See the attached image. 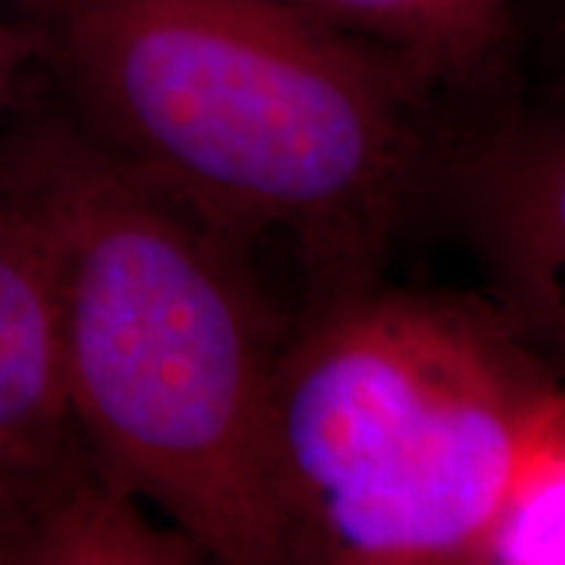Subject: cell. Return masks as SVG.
<instances>
[{
	"label": "cell",
	"mask_w": 565,
	"mask_h": 565,
	"mask_svg": "<svg viewBox=\"0 0 565 565\" xmlns=\"http://www.w3.org/2000/svg\"><path fill=\"white\" fill-rule=\"evenodd\" d=\"M57 110L223 236H280L308 308L381 280L434 185L424 102L292 0H20Z\"/></svg>",
	"instance_id": "6da1fadb"
},
{
	"label": "cell",
	"mask_w": 565,
	"mask_h": 565,
	"mask_svg": "<svg viewBox=\"0 0 565 565\" xmlns=\"http://www.w3.org/2000/svg\"><path fill=\"white\" fill-rule=\"evenodd\" d=\"M556 384L481 296L374 280L305 308L264 405L286 563L478 565Z\"/></svg>",
	"instance_id": "3957f363"
},
{
	"label": "cell",
	"mask_w": 565,
	"mask_h": 565,
	"mask_svg": "<svg viewBox=\"0 0 565 565\" xmlns=\"http://www.w3.org/2000/svg\"><path fill=\"white\" fill-rule=\"evenodd\" d=\"M434 185L481 274V299L565 384V102H527L475 129Z\"/></svg>",
	"instance_id": "5b68a950"
},
{
	"label": "cell",
	"mask_w": 565,
	"mask_h": 565,
	"mask_svg": "<svg viewBox=\"0 0 565 565\" xmlns=\"http://www.w3.org/2000/svg\"><path fill=\"white\" fill-rule=\"evenodd\" d=\"M22 57H29V41L25 35H7L0 32V102L10 88V76H17V66Z\"/></svg>",
	"instance_id": "9c48e42d"
},
{
	"label": "cell",
	"mask_w": 565,
	"mask_h": 565,
	"mask_svg": "<svg viewBox=\"0 0 565 565\" xmlns=\"http://www.w3.org/2000/svg\"><path fill=\"white\" fill-rule=\"evenodd\" d=\"M422 98L484 88L515 63L519 0H292Z\"/></svg>",
	"instance_id": "8992f818"
},
{
	"label": "cell",
	"mask_w": 565,
	"mask_h": 565,
	"mask_svg": "<svg viewBox=\"0 0 565 565\" xmlns=\"http://www.w3.org/2000/svg\"><path fill=\"white\" fill-rule=\"evenodd\" d=\"M0 195L39 248L66 390L104 475L204 559L286 565L264 481L282 333L243 245L57 107L0 126Z\"/></svg>",
	"instance_id": "7a4b0ae2"
},
{
	"label": "cell",
	"mask_w": 565,
	"mask_h": 565,
	"mask_svg": "<svg viewBox=\"0 0 565 565\" xmlns=\"http://www.w3.org/2000/svg\"><path fill=\"white\" fill-rule=\"evenodd\" d=\"M478 565H565V384L527 427Z\"/></svg>",
	"instance_id": "52a82bcc"
},
{
	"label": "cell",
	"mask_w": 565,
	"mask_h": 565,
	"mask_svg": "<svg viewBox=\"0 0 565 565\" xmlns=\"http://www.w3.org/2000/svg\"><path fill=\"white\" fill-rule=\"evenodd\" d=\"M522 51L544 76L537 102H565V0H519L515 57Z\"/></svg>",
	"instance_id": "ba28073f"
},
{
	"label": "cell",
	"mask_w": 565,
	"mask_h": 565,
	"mask_svg": "<svg viewBox=\"0 0 565 565\" xmlns=\"http://www.w3.org/2000/svg\"><path fill=\"white\" fill-rule=\"evenodd\" d=\"M17 3H20V0H17Z\"/></svg>",
	"instance_id": "30bf717a"
},
{
	"label": "cell",
	"mask_w": 565,
	"mask_h": 565,
	"mask_svg": "<svg viewBox=\"0 0 565 565\" xmlns=\"http://www.w3.org/2000/svg\"><path fill=\"white\" fill-rule=\"evenodd\" d=\"M202 559L95 459L63 377L39 248L0 195V565Z\"/></svg>",
	"instance_id": "277c9868"
}]
</instances>
